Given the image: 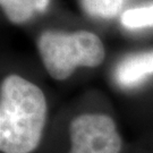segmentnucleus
I'll return each instance as SVG.
<instances>
[{
	"instance_id": "39448f33",
	"label": "nucleus",
	"mask_w": 153,
	"mask_h": 153,
	"mask_svg": "<svg viewBox=\"0 0 153 153\" xmlns=\"http://www.w3.org/2000/svg\"><path fill=\"white\" fill-rule=\"evenodd\" d=\"M49 2L50 0H0L6 16L15 24L27 22L36 11H44Z\"/></svg>"
},
{
	"instance_id": "20e7f679",
	"label": "nucleus",
	"mask_w": 153,
	"mask_h": 153,
	"mask_svg": "<svg viewBox=\"0 0 153 153\" xmlns=\"http://www.w3.org/2000/svg\"><path fill=\"white\" fill-rule=\"evenodd\" d=\"M153 74V50L127 56L117 65L115 79L123 88H135Z\"/></svg>"
},
{
	"instance_id": "0eeeda50",
	"label": "nucleus",
	"mask_w": 153,
	"mask_h": 153,
	"mask_svg": "<svg viewBox=\"0 0 153 153\" xmlns=\"http://www.w3.org/2000/svg\"><path fill=\"white\" fill-rule=\"evenodd\" d=\"M121 23L127 28L152 27L153 4L125 10L121 15Z\"/></svg>"
},
{
	"instance_id": "f257e3e1",
	"label": "nucleus",
	"mask_w": 153,
	"mask_h": 153,
	"mask_svg": "<svg viewBox=\"0 0 153 153\" xmlns=\"http://www.w3.org/2000/svg\"><path fill=\"white\" fill-rule=\"evenodd\" d=\"M48 105L42 90L18 75H9L0 88V150L31 153L42 140Z\"/></svg>"
},
{
	"instance_id": "7ed1b4c3",
	"label": "nucleus",
	"mask_w": 153,
	"mask_h": 153,
	"mask_svg": "<svg viewBox=\"0 0 153 153\" xmlns=\"http://www.w3.org/2000/svg\"><path fill=\"white\" fill-rule=\"evenodd\" d=\"M68 153H120L123 141L114 119L104 114H83L69 124Z\"/></svg>"
},
{
	"instance_id": "423d86ee",
	"label": "nucleus",
	"mask_w": 153,
	"mask_h": 153,
	"mask_svg": "<svg viewBox=\"0 0 153 153\" xmlns=\"http://www.w3.org/2000/svg\"><path fill=\"white\" fill-rule=\"evenodd\" d=\"M84 10L90 16L99 18L115 17L126 0H81Z\"/></svg>"
},
{
	"instance_id": "f03ea898",
	"label": "nucleus",
	"mask_w": 153,
	"mask_h": 153,
	"mask_svg": "<svg viewBox=\"0 0 153 153\" xmlns=\"http://www.w3.org/2000/svg\"><path fill=\"white\" fill-rule=\"evenodd\" d=\"M38 48L48 74L58 81L71 77L77 67L101 65L105 56L102 41L88 31H45L39 38Z\"/></svg>"
}]
</instances>
